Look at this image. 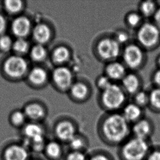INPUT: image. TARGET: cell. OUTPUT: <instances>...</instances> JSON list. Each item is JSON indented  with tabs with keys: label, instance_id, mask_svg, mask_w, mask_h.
Returning <instances> with one entry per match:
<instances>
[{
	"label": "cell",
	"instance_id": "27",
	"mask_svg": "<svg viewBox=\"0 0 160 160\" xmlns=\"http://www.w3.org/2000/svg\"><path fill=\"white\" fill-rule=\"evenodd\" d=\"M71 93L76 98L81 100L87 96L88 93V89L84 84L77 82L71 87Z\"/></svg>",
	"mask_w": 160,
	"mask_h": 160
},
{
	"label": "cell",
	"instance_id": "33",
	"mask_svg": "<svg viewBox=\"0 0 160 160\" xmlns=\"http://www.w3.org/2000/svg\"><path fill=\"white\" fill-rule=\"evenodd\" d=\"M13 43L11 37L7 35H2L0 37V48L3 51L7 52L13 47Z\"/></svg>",
	"mask_w": 160,
	"mask_h": 160
},
{
	"label": "cell",
	"instance_id": "13",
	"mask_svg": "<svg viewBox=\"0 0 160 160\" xmlns=\"http://www.w3.org/2000/svg\"><path fill=\"white\" fill-rule=\"evenodd\" d=\"M6 160H30L28 149L22 144H14L9 147L5 151Z\"/></svg>",
	"mask_w": 160,
	"mask_h": 160
},
{
	"label": "cell",
	"instance_id": "29",
	"mask_svg": "<svg viewBox=\"0 0 160 160\" xmlns=\"http://www.w3.org/2000/svg\"><path fill=\"white\" fill-rule=\"evenodd\" d=\"M4 6L8 13L15 14L22 10L23 4L19 0H7L4 2Z\"/></svg>",
	"mask_w": 160,
	"mask_h": 160
},
{
	"label": "cell",
	"instance_id": "26",
	"mask_svg": "<svg viewBox=\"0 0 160 160\" xmlns=\"http://www.w3.org/2000/svg\"><path fill=\"white\" fill-rule=\"evenodd\" d=\"M70 52L65 47H59L54 50L52 53V60L55 62L61 63L67 61L69 58Z\"/></svg>",
	"mask_w": 160,
	"mask_h": 160
},
{
	"label": "cell",
	"instance_id": "1",
	"mask_svg": "<svg viewBox=\"0 0 160 160\" xmlns=\"http://www.w3.org/2000/svg\"><path fill=\"white\" fill-rule=\"evenodd\" d=\"M99 134L101 140L107 145L119 147L131 136V125L121 114H112L102 122Z\"/></svg>",
	"mask_w": 160,
	"mask_h": 160
},
{
	"label": "cell",
	"instance_id": "34",
	"mask_svg": "<svg viewBox=\"0 0 160 160\" xmlns=\"http://www.w3.org/2000/svg\"><path fill=\"white\" fill-rule=\"evenodd\" d=\"M145 160H160V145H153Z\"/></svg>",
	"mask_w": 160,
	"mask_h": 160
},
{
	"label": "cell",
	"instance_id": "31",
	"mask_svg": "<svg viewBox=\"0 0 160 160\" xmlns=\"http://www.w3.org/2000/svg\"><path fill=\"white\" fill-rule=\"evenodd\" d=\"M88 156L85 152L70 150L65 156L64 160H88Z\"/></svg>",
	"mask_w": 160,
	"mask_h": 160
},
{
	"label": "cell",
	"instance_id": "37",
	"mask_svg": "<svg viewBox=\"0 0 160 160\" xmlns=\"http://www.w3.org/2000/svg\"><path fill=\"white\" fill-rule=\"evenodd\" d=\"M98 84L100 88L103 89L104 90L107 88L109 87L110 85L112 84L110 82L109 79L107 77H102L99 79L98 82Z\"/></svg>",
	"mask_w": 160,
	"mask_h": 160
},
{
	"label": "cell",
	"instance_id": "42",
	"mask_svg": "<svg viewBox=\"0 0 160 160\" xmlns=\"http://www.w3.org/2000/svg\"><path fill=\"white\" fill-rule=\"evenodd\" d=\"M41 160L40 159H39V158H32V159H31V160Z\"/></svg>",
	"mask_w": 160,
	"mask_h": 160
},
{
	"label": "cell",
	"instance_id": "4",
	"mask_svg": "<svg viewBox=\"0 0 160 160\" xmlns=\"http://www.w3.org/2000/svg\"><path fill=\"white\" fill-rule=\"evenodd\" d=\"M147 52L137 43L128 44L123 50L122 56L126 66L132 70L144 67L147 62Z\"/></svg>",
	"mask_w": 160,
	"mask_h": 160
},
{
	"label": "cell",
	"instance_id": "39",
	"mask_svg": "<svg viewBox=\"0 0 160 160\" xmlns=\"http://www.w3.org/2000/svg\"><path fill=\"white\" fill-rule=\"evenodd\" d=\"M152 21L160 28V3H159L158 8L152 19Z\"/></svg>",
	"mask_w": 160,
	"mask_h": 160
},
{
	"label": "cell",
	"instance_id": "9",
	"mask_svg": "<svg viewBox=\"0 0 160 160\" xmlns=\"http://www.w3.org/2000/svg\"><path fill=\"white\" fill-rule=\"evenodd\" d=\"M77 133L76 126L68 120L58 122L54 128V134L56 140L61 143L67 144Z\"/></svg>",
	"mask_w": 160,
	"mask_h": 160
},
{
	"label": "cell",
	"instance_id": "14",
	"mask_svg": "<svg viewBox=\"0 0 160 160\" xmlns=\"http://www.w3.org/2000/svg\"><path fill=\"white\" fill-rule=\"evenodd\" d=\"M121 114L131 125L145 117L144 115V109L134 103L126 105Z\"/></svg>",
	"mask_w": 160,
	"mask_h": 160
},
{
	"label": "cell",
	"instance_id": "2",
	"mask_svg": "<svg viewBox=\"0 0 160 160\" xmlns=\"http://www.w3.org/2000/svg\"><path fill=\"white\" fill-rule=\"evenodd\" d=\"M152 140L131 136L120 145L118 155L120 160H145L152 147Z\"/></svg>",
	"mask_w": 160,
	"mask_h": 160
},
{
	"label": "cell",
	"instance_id": "19",
	"mask_svg": "<svg viewBox=\"0 0 160 160\" xmlns=\"http://www.w3.org/2000/svg\"><path fill=\"white\" fill-rule=\"evenodd\" d=\"M50 29L45 24H38L33 30V37L39 44L47 43L50 39Z\"/></svg>",
	"mask_w": 160,
	"mask_h": 160
},
{
	"label": "cell",
	"instance_id": "35",
	"mask_svg": "<svg viewBox=\"0 0 160 160\" xmlns=\"http://www.w3.org/2000/svg\"><path fill=\"white\" fill-rule=\"evenodd\" d=\"M88 160H113V158L105 152H98L88 156Z\"/></svg>",
	"mask_w": 160,
	"mask_h": 160
},
{
	"label": "cell",
	"instance_id": "21",
	"mask_svg": "<svg viewBox=\"0 0 160 160\" xmlns=\"http://www.w3.org/2000/svg\"><path fill=\"white\" fill-rule=\"evenodd\" d=\"M67 144L71 150L85 152L88 147V141L83 135L77 133Z\"/></svg>",
	"mask_w": 160,
	"mask_h": 160
},
{
	"label": "cell",
	"instance_id": "16",
	"mask_svg": "<svg viewBox=\"0 0 160 160\" xmlns=\"http://www.w3.org/2000/svg\"><path fill=\"white\" fill-rule=\"evenodd\" d=\"M43 153L47 158L50 160H60L63 153L62 145L58 140L47 141Z\"/></svg>",
	"mask_w": 160,
	"mask_h": 160
},
{
	"label": "cell",
	"instance_id": "18",
	"mask_svg": "<svg viewBox=\"0 0 160 160\" xmlns=\"http://www.w3.org/2000/svg\"><path fill=\"white\" fill-rule=\"evenodd\" d=\"M24 113L26 118L36 122L43 119L45 116V112L43 108L38 104L32 103L28 105L25 108Z\"/></svg>",
	"mask_w": 160,
	"mask_h": 160
},
{
	"label": "cell",
	"instance_id": "8",
	"mask_svg": "<svg viewBox=\"0 0 160 160\" xmlns=\"http://www.w3.org/2000/svg\"><path fill=\"white\" fill-rule=\"evenodd\" d=\"M155 130L154 122L145 116L131 125V135L145 140H152Z\"/></svg>",
	"mask_w": 160,
	"mask_h": 160
},
{
	"label": "cell",
	"instance_id": "11",
	"mask_svg": "<svg viewBox=\"0 0 160 160\" xmlns=\"http://www.w3.org/2000/svg\"><path fill=\"white\" fill-rule=\"evenodd\" d=\"M124 90L131 95H134L142 89V79L141 77L135 73H129L122 79Z\"/></svg>",
	"mask_w": 160,
	"mask_h": 160
},
{
	"label": "cell",
	"instance_id": "5",
	"mask_svg": "<svg viewBox=\"0 0 160 160\" xmlns=\"http://www.w3.org/2000/svg\"><path fill=\"white\" fill-rule=\"evenodd\" d=\"M102 102L109 109H117L125 102L126 96L123 89L115 84H112L103 90Z\"/></svg>",
	"mask_w": 160,
	"mask_h": 160
},
{
	"label": "cell",
	"instance_id": "6",
	"mask_svg": "<svg viewBox=\"0 0 160 160\" xmlns=\"http://www.w3.org/2000/svg\"><path fill=\"white\" fill-rule=\"evenodd\" d=\"M25 138L24 144L27 148L30 144L46 142V133L43 127L36 122L27 123L23 128Z\"/></svg>",
	"mask_w": 160,
	"mask_h": 160
},
{
	"label": "cell",
	"instance_id": "24",
	"mask_svg": "<svg viewBox=\"0 0 160 160\" xmlns=\"http://www.w3.org/2000/svg\"><path fill=\"white\" fill-rule=\"evenodd\" d=\"M144 18L139 12H132L126 17V22L130 28L137 30L145 22Z\"/></svg>",
	"mask_w": 160,
	"mask_h": 160
},
{
	"label": "cell",
	"instance_id": "25",
	"mask_svg": "<svg viewBox=\"0 0 160 160\" xmlns=\"http://www.w3.org/2000/svg\"><path fill=\"white\" fill-rule=\"evenodd\" d=\"M134 97V102L135 104L141 107V108L144 109L148 108L149 103V91H146L141 89V90L138 91L137 93L133 95Z\"/></svg>",
	"mask_w": 160,
	"mask_h": 160
},
{
	"label": "cell",
	"instance_id": "12",
	"mask_svg": "<svg viewBox=\"0 0 160 160\" xmlns=\"http://www.w3.org/2000/svg\"><path fill=\"white\" fill-rule=\"evenodd\" d=\"M54 82L61 89H66L70 87L72 82V74L68 68L60 67L54 70L52 74Z\"/></svg>",
	"mask_w": 160,
	"mask_h": 160
},
{
	"label": "cell",
	"instance_id": "40",
	"mask_svg": "<svg viewBox=\"0 0 160 160\" xmlns=\"http://www.w3.org/2000/svg\"><path fill=\"white\" fill-rule=\"evenodd\" d=\"M6 28V21L3 15L0 14V35L4 32Z\"/></svg>",
	"mask_w": 160,
	"mask_h": 160
},
{
	"label": "cell",
	"instance_id": "41",
	"mask_svg": "<svg viewBox=\"0 0 160 160\" xmlns=\"http://www.w3.org/2000/svg\"><path fill=\"white\" fill-rule=\"evenodd\" d=\"M155 63H156V67L158 68H160V54L156 57L155 60Z\"/></svg>",
	"mask_w": 160,
	"mask_h": 160
},
{
	"label": "cell",
	"instance_id": "3",
	"mask_svg": "<svg viewBox=\"0 0 160 160\" xmlns=\"http://www.w3.org/2000/svg\"><path fill=\"white\" fill-rule=\"evenodd\" d=\"M137 43L146 52L155 50L160 46V28L153 22H143L136 31Z\"/></svg>",
	"mask_w": 160,
	"mask_h": 160
},
{
	"label": "cell",
	"instance_id": "15",
	"mask_svg": "<svg viewBox=\"0 0 160 160\" xmlns=\"http://www.w3.org/2000/svg\"><path fill=\"white\" fill-rule=\"evenodd\" d=\"M31 24L30 20L25 17H20L16 18L12 24V30L18 38L26 36L30 33Z\"/></svg>",
	"mask_w": 160,
	"mask_h": 160
},
{
	"label": "cell",
	"instance_id": "23",
	"mask_svg": "<svg viewBox=\"0 0 160 160\" xmlns=\"http://www.w3.org/2000/svg\"><path fill=\"white\" fill-rule=\"evenodd\" d=\"M28 78L31 82L34 84H42L47 79V74L43 68L35 67L31 71Z\"/></svg>",
	"mask_w": 160,
	"mask_h": 160
},
{
	"label": "cell",
	"instance_id": "17",
	"mask_svg": "<svg viewBox=\"0 0 160 160\" xmlns=\"http://www.w3.org/2000/svg\"><path fill=\"white\" fill-rule=\"evenodd\" d=\"M159 2L154 0H144L141 1L138 6V12L144 19H152L157 9Z\"/></svg>",
	"mask_w": 160,
	"mask_h": 160
},
{
	"label": "cell",
	"instance_id": "7",
	"mask_svg": "<svg viewBox=\"0 0 160 160\" xmlns=\"http://www.w3.org/2000/svg\"><path fill=\"white\" fill-rule=\"evenodd\" d=\"M3 69L5 73L12 78H20L26 73L28 63L22 57L11 56L5 61Z\"/></svg>",
	"mask_w": 160,
	"mask_h": 160
},
{
	"label": "cell",
	"instance_id": "28",
	"mask_svg": "<svg viewBox=\"0 0 160 160\" xmlns=\"http://www.w3.org/2000/svg\"><path fill=\"white\" fill-rule=\"evenodd\" d=\"M31 58L35 61H42L47 56V50L42 44H38L34 46L31 51Z\"/></svg>",
	"mask_w": 160,
	"mask_h": 160
},
{
	"label": "cell",
	"instance_id": "32",
	"mask_svg": "<svg viewBox=\"0 0 160 160\" xmlns=\"http://www.w3.org/2000/svg\"><path fill=\"white\" fill-rule=\"evenodd\" d=\"M26 117L24 112L21 111H16L13 112L11 116V120L14 125H22L25 122Z\"/></svg>",
	"mask_w": 160,
	"mask_h": 160
},
{
	"label": "cell",
	"instance_id": "20",
	"mask_svg": "<svg viewBox=\"0 0 160 160\" xmlns=\"http://www.w3.org/2000/svg\"><path fill=\"white\" fill-rule=\"evenodd\" d=\"M106 71L109 78L115 80L122 79L127 74L125 66L118 62H112L108 65Z\"/></svg>",
	"mask_w": 160,
	"mask_h": 160
},
{
	"label": "cell",
	"instance_id": "38",
	"mask_svg": "<svg viewBox=\"0 0 160 160\" xmlns=\"http://www.w3.org/2000/svg\"><path fill=\"white\" fill-rule=\"evenodd\" d=\"M117 41L119 43H125L128 41L130 39V36L128 33L121 32L117 35Z\"/></svg>",
	"mask_w": 160,
	"mask_h": 160
},
{
	"label": "cell",
	"instance_id": "22",
	"mask_svg": "<svg viewBox=\"0 0 160 160\" xmlns=\"http://www.w3.org/2000/svg\"><path fill=\"white\" fill-rule=\"evenodd\" d=\"M149 103L148 108L155 112H160V88L152 87L149 91Z\"/></svg>",
	"mask_w": 160,
	"mask_h": 160
},
{
	"label": "cell",
	"instance_id": "30",
	"mask_svg": "<svg viewBox=\"0 0 160 160\" xmlns=\"http://www.w3.org/2000/svg\"><path fill=\"white\" fill-rule=\"evenodd\" d=\"M13 48L15 52L18 54H24L28 50V42L22 38H18L13 43Z\"/></svg>",
	"mask_w": 160,
	"mask_h": 160
},
{
	"label": "cell",
	"instance_id": "36",
	"mask_svg": "<svg viewBox=\"0 0 160 160\" xmlns=\"http://www.w3.org/2000/svg\"><path fill=\"white\" fill-rule=\"evenodd\" d=\"M152 82L154 87L160 88V68H156L152 73Z\"/></svg>",
	"mask_w": 160,
	"mask_h": 160
},
{
	"label": "cell",
	"instance_id": "10",
	"mask_svg": "<svg viewBox=\"0 0 160 160\" xmlns=\"http://www.w3.org/2000/svg\"><path fill=\"white\" fill-rule=\"evenodd\" d=\"M100 56L104 59H114L119 56L120 52L119 43L117 40L106 38L102 39L98 46Z\"/></svg>",
	"mask_w": 160,
	"mask_h": 160
}]
</instances>
